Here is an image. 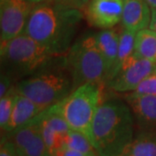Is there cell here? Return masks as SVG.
I'll return each mask as SVG.
<instances>
[{
	"label": "cell",
	"instance_id": "13",
	"mask_svg": "<svg viewBox=\"0 0 156 156\" xmlns=\"http://www.w3.org/2000/svg\"><path fill=\"white\" fill-rule=\"evenodd\" d=\"M41 112L40 108L32 101L24 95L17 93L11 119L5 133L6 134H11L27 125Z\"/></svg>",
	"mask_w": 156,
	"mask_h": 156
},
{
	"label": "cell",
	"instance_id": "11",
	"mask_svg": "<svg viewBox=\"0 0 156 156\" xmlns=\"http://www.w3.org/2000/svg\"><path fill=\"white\" fill-rule=\"evenodd\" d=\"M125 101L134 115L140 131L156 132V96L129 93Z\"/></svg>",
	"mask_w": 156,
	"mask_h": 156
},
{
	"label": "cell",
	"instance_id": "17",
	"mask_svg": "<svg viewBox=\"0 0 156 156\" xmlns=\"http://www.w3.org/2000/svg\"><path fill=\"white\" fill-rule=\"evenodd\" d=\"M135 37H136L135 32L130 31L127 29L123 28L122 30H121L116 60L114 64V67L112 69L111 72L107 79L106 83L113 76L116 74L117 71L120 69V68L122 67L123 62L134 53Z\"/></svg>",
	"mask_w": 156,
	"mask_h": 156
},
{
	"label": "cell",
	"instance_id": "12",
	"mask_svg": "<svg viewBox=\"0 0 156 156\" xmlns=\"http://www.w3.org/2000/svg\"><path fill=\"white\" fill-rule=\"evenodd\" d=\"M151 11L145 0H123V28L135 33L147 29L150 23Z\"/></svg>",
	"mask_w": 156,
	"mask_h": 156
},
{
	"label": "cell",
	"instance_id": "26",
	"mask_svg": "<svg viewBox=\"0 0 156 156\" xmlns=\"http://www.w3.org/2000/svg\"><path fill=\"white\" fill-rule=\"evenodd\" d=\"M145 1L147 3V5L150 6L152 9L156 8V0H145Z\"/></svg>",
	"mask_w": 156,
	"mask_h": 156
},
{
	"label": "cell",
	"instance_id": "28",
	"mask_svg": "<svg viewBox=\"0 0 156 156\" xmlns=\"http://www.w3.org/2000/svg\"><path fill=\"white\" fill-rule=\"evenodd\" d=\"M154 74H156V69H155V71H154Z\"/></svg>",
	"mask_w": 156,
	"mask_h": 156
},
{
	"label": "cell",
	"instance_id": "25",
	"mask_svg": "<svg viewBox=\"0 0 156 156\" xmlns=\"http://www.w3.org/2000/svg\"><path fill=\"white\" fill-rule=\"evenodd\" d=\"M148 29L156 32V8L152 9L151 11V20Z\"/></svg>",
	"mask_w": 156,
	"mask_h": 156
},
{
	"label": "cell",
	"instance_id": "27",
	"mask_svg": "<svg viewBox=\"0 0 156 156\" xmlns=\"http://www.w3.org/2000/svg\"><path fill=\"white\" fill-rule=\"evenodd\" d=\"M29 2L30 3V4H32L34 5H37V4H40V3H44L45 1H49V0H28Z\"/></svg>",
	"mask_w": 156,
	"mask_h": 156
},
{
	"label": "cell",
	"instance_id": "10",
	"mask_svg": "<svg viewBox=\"0 0 156 156\" xmlns=\"http://www.w3.org/2000/svg\"><path fill=\"white\" fill-rule=\"evenodd\" d=\"M123 0H90L86 17L95 28L112 29L122 21Z\"/></svg>",
	"mask_w": 156,
	"mask_h": 156
},
{
	"label": "cell",
	"instance_id": "1",
	"mask_svg": "<svg viewBox=\"0 0 156 156\" xmlns=\"http://www.w3.org/2000/svg\"><path fill=\"white\" fill-rule=\"evenodd\" d=\"M81 10L49 0L34 5L24 33L56 56H64L82 21Z\"/></svg>",
	"mask_w": 156,
	"mask_h": 156
},
{
	"label": "cell",
	"instance_id": "6",
	"mask_svg": "<svg viewBox=\"0 0 156 156\" xmlns=\"http://www.w3.org/2000/svg\"><path fill=\"white\" fill-rule=\"evenodd\" d=\"M65 58L74 89L87 83H105L106 63L97 46L95 34H85L74 42Z\"/></svg>",
	"mask_w": 156,
	"mask_h": 156
},
{
	"label": "cell",
	"instance_id": "9",
	"mask_svg": "<svg viewBox=\"0 0 156 156\" xmlns=\"http://www.w3.org/2000/svg\"><path fill=\"white\" fill-rule=\"evenodd\" d=\"M17 156H51L37 123L32 120L27 125L5 135Z\"/></svg>",
	"mask_w": 156,
	"mask_h": 156
},
{
	"label": "cell",
	"instance_id": "3",
	"mask_svg": "<svg viewBox=\"0 0 156 156\" xmlns=\"http://www.w3.org/2000/svg\"><path fill=\"white\" fill-rule=\"evenodd\" d=\"M15 88L18 94L32 101L42 112L63 100L74 90L65 55L57 56L40 70L18 81Z\"/></svg>",
	"mask_w": 156,
	"mask_h": 156
},
{
	"label": "cell",
	"instance_id": "16",
	"mask_svg": "<svg viewBox=\"0 0 156 156\" xmlns=\"http://www.w3.org/2000/svg\"><path fill=\"white\" fill-rule=\"evenodd\" d=\"M134 54L156 65V32L144 29L136 33Z\"/></svg>",
	"mask_w": 156,
	"mask_h": 156
},
{
	"label": "cell",
	"instance_id": "8",
	"mask_svg": "<svg viewBox=\"0 0 156 156\" xmlns=\"http://www.w3.org/2000/svg\"><path fill=\"white\" fill-rule=\"evenodd\" d=\"M33 7L28 0H0L1 41L24 33Z\"/></svg>",
	"mask_w": 156,
	"mask_h": 156
},
{
	"label": "cell",
	"instance_id": "19",
	"mask_svg": "<svg viewBox=\"0 0 156 156\" xmlns=\"http://www.w3.org/2000/svg\"><path fill=\"white\" fill-rule=\"evenodd\" d=\"M17 93L16 88L14 87L5 96L0 98V127L4 132L10 122Z\"/></svg>",
	"mask_w": 156,
	"mask_h": 156
},
{
	"label": "cell",
	"instance_id": "20",
	"mask_svg": "<svg viewBox=\"0 0 156 156\" xmlns=\"http://www.w3.org/2000/svg\"><path fill=\"white\" fill-rule=\"evenodd\" d=\"M131 93L138 95H155L156 96V74L146 77Z\"/></svg>",
	"mask_w": 156,
	"mask_h": 156
},
{
	"label": "cell",
	"instance_id": "18",
	"mask_svg": "<svg viewBox=\"0 0 156 156\" xmlns=\"http://www.w3.org/2000/svg\"><path fill=\"white\" fill-rule=\"evenodd\" d=\"M64 147L81 152L88 156H100L89 137L77 131L70 130L69 132Z\"/></svg>",
	"mask_w": 156,
	"mask_h": 156
},
{
	"label": "cell",
	"instance_id": "24",
	"mask_svg": "<svg viewBox=\"0 0 156 156\" xmlns=\"http://www.w3.org/2000/svg\"><path fill=\"white\" fill-rule=\"evenodd\" d=\"M54 156H88L86 154H84L81 152H78L76 150L74 149H70L69 147H63L62 148L59 149L56 152Z\"/></svg>",
	"mask_w": 156,
	"mask_h": 156
},
{
	"label": "cell",
	"instance_id": "7",
	"mask_svg": "<svg viewBox=\"0 0 156 156\" xmlns=\"http://www.w3.org/2000/svg\"><path fill=\"white\" fill-rule=\"evenodd\" d=\"M155 69L154 63L134 53L123 62L116 74L106 84L116 92H132L141 81L154 73Z\"/></svg>",
	"mask_w": 156,
	"mask_h": 156
},
{
	"label": "cell",
	"instance_id": "23",
	"mask_svg": "<svg viewBox=\"0 0 156 156\" xmlns=\"http://www.w3.org/2000/svg\"><path fill=\"white\" fill-rule=\"evenodd\" d=\"M56 1L65 5L70 6L78 10H83L88 5L90 0H56Z\"/></svg>",
	"mask_w": 156,
	"mask_h": 156
},
{
	"label": "cell",
	"instance_id": "21",
	"mask_svg": "<svg viewBox=\"0 0 156 156\" xmlns=\"http://www.w3.org/2000/svg\"><path fill=\"white\" fill-rule=\"evenodd\" d=\"M13 81L10 76H8L5 74L1 73L0 76V98L5 96V95L11 90L12 88H14L15 86H13Z\"/></svg>",
	"mask_w": 156,
	"mask_h": 156
},
{
	"label": "cell",
	"instance_id": "5",
	"mask_svg": "<svg viewBox=\"0 0 156 156\" xmlns=\"http://www.w3.org/2000/svg\"><path fill=\"white\" fill-rule=\"evenodd\" d=\"M101 86L99 83L83 84L49 109L62 117L71 130L89 138L93 119L102 102Z\"/></svg>",
	"mask_w": 156,
	"mask_h": 156
},
{
	"label": "cell",
	"instance_id": "4",
	"mask_svg": "<svg viewBox=\"0 0 156 156\" xmlns=\"http://www.w3.org/2000/svg\"><path fill=\"white\" fill-rule=\"evenodd\" d=\"M1 73L20 81L48 65L56 56L25 33L1 41Z\"/></svg>",
	"mask_w": 156,
	"mask_h": 156
},
{
	"label": "cell",
	"instance_id": "14",
	"mask_svg": "<svg viewBox=\"0 0 156 156\" xmlns=\"http://www.w3.org/2000/svg\"><path fill=\"white\" fill-rule=\"evenodd\" d=\"M120 33L115 29L102 30L100 32L95 33V40L97 46L103 56L107 68L106 81L111 72L114 64L115 62L119 47ZM105 81V83H106Z\"/></svg>",
	"mask_w": 156,
	"mask_h": 156
},
{
	"label": "cell",
	"instance_id": "22",
	"mask_svg": "<svg viewBox=\"0 0 156 156\" xmlns=\"http://www.w3.org/2000/svg\"><path fill=\"white\" fill-rule=\"evenodd\" d=\"M0 156H17L11 143L5 136H2V139H1Z\"/></svg>",
	"mask_w": 156,
	"mask_h": 156
},
{
	"label": "cell",
	"instance_id": "15",
	"mask_svg": "<svg viewBox=\"0 0 156 156\" xmlns=\"http://www.w3.org/2000/svg\"><path fill=\"white\" fill-rule=\"evenodd\" d=\"M122 156H156V132L140 131Z\"/></svg>",
	"mask_w": 156,
	"mask_h": 156
},
{
	"label": "cell",
	"instance_id": "2",
	"mask_svg": "<svg viewBox=\"0 0 156 156\" xmlns=\"http://www.w3.org/2000/svg\"><path fill=\"white\" fill-rule=\"evenodd\" d=\"M134 138V118L127 103L102 101L95 113L89 139L100 156H122Z\"/></svg>",
	"mask_w": 156,
	"mask_h": 156
}]
</instances>
